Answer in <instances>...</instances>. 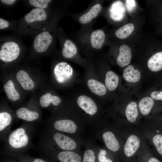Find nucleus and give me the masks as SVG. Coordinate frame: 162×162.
Here are the masks:
<instances>
[{"instance_id": "obj_35", "label": "nucleus", "mask_w": 162, "mask_h": 162, "mask_svg": "<svg viewBox=\"0 0 162 162\" xmlns=\"http://www.w3.org/2000/svg\"><path fill=\"white\" fill-rule=\"evenodd\" d=\"M9 26V23L6 20L0 18V29H3L8 27Z\"/></svg>"}, {"instance_id": "obj_1", "label": "nucleus", "mask_w": 162, "mask_h": 162, "mask_svg": "<svg viewBox=\"0 0 162 162\" xmlns=\"http://www.w3.org/2000/svg\"><path fill=\"white\" fill-rule=\"evenodd\" d=\"M146 143L140 128L126 129L121 152L126 158H130L136 154H139Z\"/></svg>"}, {"instance_id": "obj_6", "label": "nucleus", "mask_w": 162, "mask_h": 162, "mask_svg": "<svg viewBox=\"0 0 162 162\" xmlns=\"http://www.w3.org/2000/svg\"><path fill=\"white\" fill-rule=\"evenodd\" d=\"M28 138L25 130L18 128L13 131L9 135V142L10 145L15 148H22L28 144Z\"/></svg>"}, {"instance_id": "obj_37", "label": "nucleus", "mask_w": 162, "mask_h": 162, "mask_svg": "<svg viewBox=\"0 0 162 162\" xmlns=\"http://www.w3.org/2000/svg\"><path fill=\"white\" fill-rule=\"evenodd\" d=\"M33 162H46V161L39 158L35 159L33 161Z\"/></svg>"}, {"instance_id": "obj_28", "label": "nucleus", "mask_w": 162, "mask_h": 162, "mask_svg": "<svg viewBox=\"0 0 162 162\" xmlns=\"http://www.w3.org/2000/svg\"><path fill=\"white\" fill-rule=\"evenodd\" d=\"M11 121L10 115L6 112L0 113V130L1 131L9 124Z\"/></svg>"}, {"instance_id": "obj_29", "label": "nucleus", "mask_w": 162, "mask_h": 162, "mask_svg": "<svg viewBox=\"0 0 162 162\" xmlns=\"http://www.w3.org/2000/svg\"><path fill=\"white\" fill-rule=\"evenodd\" d=\"M51 1L50 0H29V2L31 5L35 7L44 9L47 7L48 3Z\"/></svg>"}, {"instance_id": "obj_5", "label": "nucleus", "mask_w": 162, "mask_h": 162, "mask_svg": "<svg viewBox=\"0 0 162 162\" xmlns=\"http://www.w3.org/2000/svg\"><path fill=\"white\" fill-rule=\"evenodd\" d=\"M117 136L112 131L110 130L105 131L102 135L105 145L109 150L114 152H121L124 137L118 138Z\"/></svg>"}, {"instance_id": "obj_18", "label": "nucleus", "mask_w": 162, "mask_h": 162, "mask_svg": "<svg viewBox=\"0 0 162 162\" xmlns=\"http://www.w3.org/2000/svg\"><path fill=\"white\" fill-rule=\"evenodd\" d=\"M105 36L103 31L101 29H97L94 31L92 33L90 38L91 45L94 49H100L105 40Z\"/></svg>"}, {"instance_id": "obj_31", "label": "nucleus", "mask_w": 162, "mask_h": 162, "mask_svg": "<svg viewBox=\"0 0 162 162\" xmlns=\"http://www.w3.org/2000/svg\"><path fill=\"white\" fill-rule=\"evenodd\" d=\"M106 150L100 149L98 157L99 162H113L111 160L106 157Z\"/></svg>"}, {"instance_id": "obj_24", "label": "nucleus", "mask_w": 162, "mask_h": 162, "mask_svg": "<svg viewBox=\"0 0 162 162\" xmlns=\"http://www.w3.org/2000/svg\"><path fill=\"white\" fill-rule=\"evenodd\" d=\"M4 88L9 99L15 101L19 99V94L15 89L14 84L12 80H8L4 85Z\"/></svg>"}, {"instance_id": "obj_3", "label": "nucleus", "mask_w": 162, "mask_h": 162, "mask_svg": "<svg viewBox=\"0 0 162 162\" xmlns=\"http://www.w3.org/2000/svg\"><path fill=\"white\" fill-rule=\"evenodd\" d=\"M20 53L18 45L13 42H8L2 46L0 51V59L5 62H11L16 59Z\"/></svg>"}, {"instance_id": "obj_14", "label": "nucleus", "mask_w": 162, "mask_h": 162, "mask_svg": "<svg viewBox=\"0 0 162 162\" xmlns=\"http://www.w3.org/2000/svg\"><path fill=\"white\" fill-rule=\"evenodd\" d=\"M46 17V13L44 9L37 8L32 9L25 16V19L27 22L31 23L44 20Z\"/></svg>"}, {"instance_id": "obj_27", "label": "nucleus", "mask_w": 162, "mask_h": 162, "mask_svg": "<svg viewBox=\"0 0 162 162\" xmlns=\"http://www.w3.org/2000/svg\"><path fill=\"white\" fill-rule=\"evenodd\" d=\"M143 124L162 130V116L160 117H154L146 121Z\"/></svg>"}, {"instance_id": "obj_13", "label": "nucleus", "mask_w": 162, "mask_h": 162, "mask_svg": "<svg viewBox=\"0 0 162 162\" xmlns=\"http://www.w3.org/2000/svg\"><path fill=\"white\" fill-rule=\"evenodd\" d=\"M87 84L89 90L95 94L102 96L105 95L106 93L107 88L105 85L96 79H88L87 80Z\"/></svg>"}, {"instance_id": "obj_21", "label": "nucleus", "mask_w": 162, "mask_h": 162, "mask_svg": "<svg viewBox=\"0 0 162 162\" xmlns=\"http://www.w3.org/2000/svg\"><path fill=\"white\" fill-rule=\"evenodd\" d=\"M61 101L59 97L52 95L50 93H47L42 95L40 100V105L44 107L48 106L51 103L54 106H57L59 105Z\"/></svg>"}, {"instance_id": "obj_16", "label": "nucleus", "mask_w": 162, "mask_h": 162, "mask_svg": "<svg viewBox=\"0 0 162 162\" xmlns=\"http://www.w3.org/2000/svg\"><path fill=\"white\" fill-rule=\"evenodd\" d=\"M123 76L126 81L131 83L138 82L141 77V74L140 71L135 69L132 65L128 66L124 70Z\"/></svg>"}, {"instance_id": "obj_22", "label": "nucleus", "mask_w": 162, "mask_h": 162, "mask_svg": "<svg viewBox=\"0 0 162 162\" xmlns=\"http://www.w3.org/2000/svg\"><path fill=\"white\" fill-rule=\"evenodd\" d=\"M77 52V49L75 44L70 40H66L62 51L63 56L66 58H71L75 56Z\"/></svg>"}, {"instance_id": "obj_25", "label": "nucleus", "mask_w": 162, "mask_h": 162, "mask_svg": "<svg viewBox=\"0 0 162 162\" xmlns=\"http://www.w3.org/2000/svg\"><path fill=\"white\" fill-rule=\"evenodd\" d=\"M58 159L62 162H80L81 158L76 153L71 151H63L59 153Z\"/></svg>"}, {"instance_id": "obj_11", "label": "nucleus", "mask_w": 162, "mask_h": 162, "mask_svg": "<svg viewBox=\"0 0 162 162\" xmlns=\"http://www.w3.org/2000/svg\"><path fill=\"white\" fill-rule=\"evenodd\" d=\"M131 56L130 48L126 45H122L120 47L119 54L117 58V64L121 67L128 65L130 62Z\"/></svg>"}, {"instance_id": "obj_34", "label": "nucleus", "mask_w": 162, "mask_h": 162, "mask_svg": "<svg viewBox=\"0 0 162 162\" xmlns=\"http://www.w3.org/2000/svg\"><path fill=\"white\" fill-rule=\"evenodd\" d=\"M126 5L128 10L130 11L133 9L135 6V1L126 0Z\"/></svg>"}, {"instance_id": "obj_36", "label": "nucleus", "mask_w": 162, "mask_h": 162, "mask_svg": "<svg viewBox=\"0 0 162 162\" xmlns=\"http://www.w3.org/2000/svg\"><path fill=\"white\" fill-rule=\"evenodd\" d=\"M1 1L3 3L8 5L13 4L16 1L15 0H1Z\"/></svg>"}, {"instance_id": "obj_10", "label": "nucleus", "mask_w": 162, "mask_h": 162, "mask_svg": "<svg viewBox=\"0 0 162 162\" xmlns=\"http://www.w3.org/2000/svg\"><path fill=\"white\" fill-rule=\"evenodd\" d=\"M54 139L58 146L65 150L75 149L76 145L75 142L69 137L60 133H56L53 136Z\"/></svg>"}, {"instance_id": "obj_2", "label": "nucleus", "mask_w": 162, "mask_h": 162, "mask_svg": "<svg viewBox=\"0 0 162 162\" xmlns=\"http://www.w3.org/2000/svg\"><path fill=\"white\" fill-rule=\"evenodd\" d=\"M146 141H148L154 151L162 156V130L142 124L140 128Z\"/></svg>"}, {"instance_id": "obj_32", "label": "nucleus", "mask_w": 162, "mask_h": 162, "mask_svg": "<svg viewBox=\"0 0 162 162\" xmlns=\"http://www.w3.org/2000/svg\"><path fill=\"white\" fill-rule=\"evenodd\" d=\"M150 96L154 100H162V91H154L151 93Z\"/></svg>"}, {"instance_id": "obj_26", "label": "nucleus", "mask_w": 162, "mask_h": 162, "mask_svg": "<svg viewBox=\"0 0 162 162\" xmlns=\"http://www.w3.org/2000/svg\"><path fill=\"white\" fill-rule=\"evenodd\" d=\"M134 28V25L129 23L120 27L115 32L116 36L120 39H124L128 37L133 32Z\"/></svg>"}, {"instance_id": "obj_33", "label": "nucleus", "mask_w": 162, "mask_h": 162, "mask_svg": "<svg viewBox=\"0 0 162 162\" xmlns=\"http://www.w3.org/2000/svg\"><path fill=\"white\" fill-rule=\"evenodd\" d=\"M151 152V148L148 146L147 150L148 157L147 162H160V160L158 158L154 157L152 156Z\"/></svg>"}, {"instance_id": "obj_4", "label": "nucleus", "mask_w": 162, "mask_h": 162, "mask_svg": "<svg viewBox=\"0 0 162 162\" xmlns=\"http://www.w3.org/2000/svg\"><path fill=\"white\" fill-rule=\"evenodd\" d=\"M54 74L57 82L64 83L70 80L74 75V71L71 66L64 62L59 63L55 66Z\"/></svg>"}, {"instance_id": "obj_30", "label": "nucleus", "mask_w": 162, "mask_h": 162, "mask_svg": "<svg viewBox=\"0 0 162 162\" xmlns=\"http://www.w3.org/2000/svg\"><path fill=\"white\" fill-rule=\"evenodd\" d=\"M95 157L92 150L88 149L84 153L82 162H95Z\"/></svg>"}, {"instance_id": "obj_23", "label": "nucleus", "mask_w": 162, "mask_h": 162, "mask_svg": "<svg viewBox=\"0 0 162 162\" xmlns=\"http://www.w3.org/2000/svg\"><path fill=\"white\" fill-rule=\"evenodd\" d=\"M17 117L28 121H32L37 119L39 114L37 112L31 111L25 108H21L16 111Z\"/></svg>"}, {"instance_id": "obj_12", "label": "nucleus", "mask_w": 162, "mask_h": 162, "mask_svg": "<svg viewBox=\"0 0 162 162\" xmlns=\"http://www.w3.org/2000/svg\"><path fill=\"white\" fill-rule=\"evenodd\" d=\"M54 126L56 130L70 133H75L77 127L75 123L69 119H63L56 121Z\"/></svg>"}, {"instance_id": "obj_8", "label": "nucleus", "mask_w": 162, "mask_h": 162, "mask_svg": "<svg viewBox=\"0 0 162 162\" xmlns=\"http://www.w3.org/2000/svg\"><path fill=\"white\" fill-rule=\"evenodd\" d=\"M52 37L48 32H42L37 35L34 42V47L38 52L46 51L52 42Z\"/></svg>"}, {"instance_id": "obj_15", "label": "nucleus", "mask_w": 162, "mask_h": 162, "mask_svg": "<svg viewBox=\"0 0 162 162\" xmlns=\"http://www.w3.org/2000/svg\"><path fill=\"white\" fill-rule=\"evenodd\" d=\"M16 78L24 89L30 90L34 88V81L25 71L23 70L19 71L16 75Z\"/></svg>"}, {"instance_id": "obj_20", "label": "nucleus", "mask_w": 162, "mask_h": 162, "mask_svg": "<svg viewBox=\"0 0 162 162\" xmlns=\"http://www.w3.org/2000/svg\"><path fill=\"white\" fill-rule=\"evenodd\" d=\"M119 81L118 76L114 72L108 71L106 73L105 85L109 91H113L116 89L118 86Z\"/></svg>"}, {"instance_id": "obj_7", "label": "nucleus", "mask_w": 162, "mask_h": 162, "mask_svg": "<svg viewBox=\"0 0 162 162\" xmlns=\"http://www.w3.org/2000/svg\"><path fill=\"white\" fill-rule=\"evenodd\" d=\"M76 102L80 108L89 115L95 114L98 111L95 102L89 96L85 95L79 96L77 98Z\"/></svg>"}, {"instance_id": "obj_17", "label": "nucleus", "mask_w": 162, "mask_h": 162, "mask_svg": "<svg viewBox=\"0 0 162 162\" xmlns=\"http://www.w3.org/2000/svg\"><path fill=\"white\" fill-rule=\"evenodd\" d=\"M102 8L101 5L99 4L94 5L88 11L80 17L79 19L80 22L83 24L89 22L98 16L101 11Z\"/></svg>"}, {"instance_id": "obj_9", "label": "nucleus", "mask_w": 162, "mask_h": 162, "mask_svg": "<svg viewBox=\"0 0 162 162\" xmlns=\"http://www.w3.org/2000/svg\"><path fill=\"white\" fill-rule=\"evenodd\" d=\"M154 99L149 97L142 98L138 104V108L141 117H145L146 120L150 117V114L154 110Z\"/></svg>"}, {"instance_id": "obj_19", "label": "nucleus", "mask_w": 162, "mask_h": 162, "mask_svg": "<svg viewBox=\"0 0 162 162\" xmlns=\"http://www.w3.org/2000/svg\"><path fill=\"white\" fill-rule=\"evenodd\" d=\"M148 69L153 72L162 69V52L156 53L151 56L147 62Z\"/></svg>"}]
</instances>
